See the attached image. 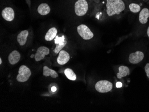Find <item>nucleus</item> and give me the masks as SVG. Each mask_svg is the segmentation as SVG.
Instances as JSON below:
<instances>
[{
	"mask_svg": "<svg viewBox=\"0 0 149 112\" xmlns=\"http://www.w3.org/2000/svg\"><path fill=\"white\" fill-rule=\"evenodd\" d=\"M77 31L79 35L84 40H90L93 38L94 34L93 32L88 26L84 24H81L78 26Z\"/></svg>",
	"mask_w": 149,
	"mask_h": 112,
	"instance_id": "3",
	"label": "nucleus"
},
{
	"mask_svg": "<svg viewBox=\"0 0 149 112\" xmlns=\"http://www.w3.org/2000/svg\"><path fill=\"white\" fill-rule=\"evenodd\" d=\"M55 43H56V47L54 52L56 54H57L66 46L67 41L65 39L64 36L60 38L57 37L55 39Z\"/></svg>",
	"mask_w": 149,
	"mask_h": 112,
	"instance_id": "9",
	"label": "nucleus"
},
{
	"mask_svg": "<svg viewBox=\"0 0 149 112\" xmlns=\"http://www.w3.org/2000/svg\"><path fill=\"white\" fill-rule=\"evenodd\" d=\"M21 58V54L18 51L15 50L12 51L8 57L9 63L11 65H15L18 62Z\"/></svg>",
	"mask_w": 149,
	"mask_h": 112,
	"instance_id": "12",
	"label": "nucleus"
},
{
	"mask_svg": "<svg viewBox=\"0 0 149 112\" xmlns=\"http://www.w3.org/2000/svg\"><path fill=\"white\" fill-rule=\"evenodd\" d=\"M95 88L99 93H106L112 90L113 84L108 81H99L96 83Z\"/></svg>",
	"mask_w": 149,
	"mask_h": 112,
	"instance_id": "5",
	"label": "nucleus"
},
{
	"mask_svg": "<svg viewBox=\"0 0 149 112\" xmlns=\"http://www.w3.org/2000/svg\"><path fill=\"white\" fill-rule=\"evenodd\" d=\"M31 75V72L27 67L22 65L18 70V74L17 76V80L19 82L23 83L28 81Z\"/></svg>",
	"mask_w": 149,
	"mask_h": 112,
	"instance_id": "4",
	"label": "nucleus"
},
{
	"mask_svg": "<svg viewBox=\"0 0 149 112\" xmlns=\"http://www.w3.org/2000/svg\"><path fill=\"white\" fill-rule=\"evenodd\" d=\"M35 55H33V54L32 56H31V58H33L35 57Z\"/></svg>",
	"mask_w": 149,
	"mask_h": 112,
	"instance_id": "25",
	"label": "nucleus"
},
{
	"mask_svg": "<svg viewBox=\"0 0 149 112\" xmlns=\"http://www.w3.org/2000/svg\"><path fill=\"white\" fill-rule=\"evenodd\" d=\"M122 86H123V84H122L120 82H118L116 83V87H117V88H118L121 87Z\"/></svg>",
	"mask_w": 149,
	"mask_h": 112,
	"instance_id": "21",
	"label": "nucleus"
},
{
	"mask_svg": "<svg viewBox=\"0 0 149 112\" xmlns=\"http://www.w3.org/2000/svg\"><path fill=\"white\" fill-rule=\"evenodd\" d=\"M147 35H148V36L149 37V27H148V29H147Z\"/></svg>",
	"mask_w": 149,
	"mask_h": 112,
	"instance_id": "23",
	"label": "nucleus"
},
{
	"mask_svg": "<svg viewBox=\"0 0 149 112\" xmlns=\"http://www.w3.org/2000/svg\"><path fill=\"white\" fill-rule=\"evenodd\" d=\"M145 71L146 72V76L149 79V63H146L145 67Z\"/></svg>",
	"mask_w": 149,
	"mask_h": 112,
	"instance_id": "20",
	"label": "nucleus"
},
{
	"mask_svg": "<svg viewBox=\"0 0 149 112\" xmlns=\"http://www.w3.org/2000/svg\"><path fill=\"white\" fill-rule=\"evenodd\" d=\"M37 11L39 15L42 16L47 15L51 12V8L48 4L42 3L38 6Z\"/></svg>",
	"mask_w": 149,
	"mask_h": 112,
	"instance_id": "14",
	"label": "nucleus"
},
{
	"mask_svg": "<svg viewBox=\"0 0 149 112\" xmlns=\"http://www.w3.org/2000/svg\"><path fill=\"white\" fill-rule=\"evenodd\" d=\"M149 17V10L147 8L142 9L140 12L139 21L141 24H145L148 22Z\"/></svg>",
	"mask_w": 149,
	"mask_h": 112,
	"instance_id": "13",
	"label": "nucleus"
},
{
	"mask_svg": "<svg viewBox=\"0 0 149 112\" xmlns=\"http://www.w3.org/2000/svg\"><path fill=\"white\" fill-rule=\"evenodd\" d=\"M105 11L109 17L120 15L126 8L125 0H105Z\"/></svg>",
	"mask_w": 149,
	"mask_h": 112,
	"instance_id": "1",
	"label": "nucleus"
},
{
	"mask_svg": "<svg viewBox=\"0 0 149 112\" xmlns=\"http://www.w3.org/2000/svg\"><path fill=\"white\" fill-rule=\"evenodd\" d=\"M129 9L131 12L137 13L141 10V7L139 4L131 3L129 5Z\"/></svg>",
	"mask_w": 149,
	"mask_h": 112,
	"instance_id": "19",
	"label": "nucleus"
},
{
	"mask_svg": "<svg viewBox=\"0 0 149 112\" xmlns=\"http://www.w3.org/2000/svg\"><path fill=\"white\" fill-rule=\"evenodd\" d=\"M49 53H50V50L48 47L44 46H42L38 47L34 57L35 61L37 62L42 61L44 59L46 56L49 55Z\"/></svg>",
	"mask_w": 149,
	"mask_h": 112,
	"instance_id": "6",
	"label": "nucleus"
},
{
	"mask_svg": "<svg viewBox=\"0 0 149 112\" xmlns=\"http://www.w3.org/2000/svg\"><path fill=\"white\" fill-rule=\"evenodd\" d=\"M29 35V32L28 30H24L22 31L17 35V40L19 45L21 46H24L26 44L27 38Z\"/></svg>",
	"mask_w": 149,
	"mask_h": 112,
	"instance_id": "11",
	"label": "nucleus"
},
{
	"mask_svg": "<svg viewBox=\"0 0 149 112\" xmlns=\"http://www.w3.org/2000/svg\"><path fill=\"white\" fill-rule=\"evenodd\" d=\"M57 29L56 27H52L50 28L45 35V40L47 41H51L53 40L57 36Z\"/></svg>",
	"mask_w": 149,
	"mask_h": 112,
	"instance_id": "15",
	"label": "nucleus"
},
{
	"mask_svg": "<svg viewBox=\"0 0 149 112\" xmlns=\"http://www.w3.org/2000/svg\"><path fill=\"white\" fill-rule=\"evenodd\" d=\"M70 58V55L68 52L61 50L59 52L57 61L59 65H64L69 61Z\"/></svg>",
	"mask_w": 149,
	"mask_h": 112,
	"instance_id": "10",
	"label": "nucleus"
},
{
	"mask_svg": "<svg viewBox=\"0 0 149 112\" xmlns=\"http://www.w3.org/2000/svg\"><path fill=\"white\" fill-rule=\"evenodd\" d=\"M2 60H1V58H0V64H2Z\"/></svg>",
	"mask_w": 149,
	"mask_h": 112,
	"instance_id": "24",
	"label": "nucleus"
},
{
	"mask_svg": "<svg viewBox=\"0 0 149 112\" xmlns=\"http://www.w3.org/2000/svg\"><path fill=\"white\" fill-rule=\"evenodd\" d=\"M89 2L88 0H77L74 3V10L77 16H84L88 11Z\"/></svg>",
	"mask_w": 149,
	"mask_h": 112,
	"instance_id": "2",
	"label": "nucleus"
},
{
	"mask_svg": "<svg viewBox=\"0 0 149 112\" xmlns=\"http://www.w3.org/2000/svg\"><path fill=\"white\" fill-rule=\"evenodd\" d=\"M1 16L6 21H12L15 17V11L11 7H6L1 11Z\"/></svg>",
	"mask_w": 149,
	"mask_h": 112,
	"instance_id": "8",
	"label": "nucleus"
},
{
	"mask_svg": "<svg viewBox=\"0 0 149 112\" xmlns=\"http://www.w3.org/2000/svg\"><path fill=\"white\" fill-rule=\"evenodd\" d=\"M43 75L46 77H51L53 78H56L58 77V73L56 71L50 69L46 66L43 67Z\"/></svg>",
	"mask_w": 149,
	"mask_h": 112,
	"instance_id": "17",
	"label": "nucleus"
},
{
	"mask_svg": "<svg viewBox=\"0 0 149 112\" xmlns=\"http://www.w3.org/2000/svg\"><path fill=\"white\" fill-rule=\"evenodd\" d=\"M130 74V70L129 67L124 66H121L119 67L118 73L117 74V77L120 79L124 77L129 75Z\"/></svg>",
	"mask_w": 149,
	"mask_h": 112,
	"instance_id": "16",
	"label": "nucleus"
},
{
	"mask_svg": "<svg viewBox=\"0 0 149 112\" xmlns=\"http://www.w3.org/2000/svg\"><path fill=\"white\" fill-rule=\"evenodd\" d=\"M144 57L143 53L141 51H138L132 53L129 57V61L132 64H137L143 61Z\"/></svg>",
	"mask_w": 149,
	"mask_h": 112,
	"instance_id": "7",
	"label": "nucleus"
},
{
	"mask_svg": "<svg viewBox=\"0 0 149 112\" xmlns=\"http://www.w3.org/2000/svg\"><path fill=\"white\" fill-rule=\"evenodd\" d=\"M64 74L69 80L71 81H76L77 79V76L74 72L70 68H67L64 70Z\"/></svg>",
	"mask_w": 149,
	"mask_h": 112,
	"instance_id": "18",
	"label": "nucleus"
},
{
	"mask_svg": "<svg viewBox=\"0 0 149 112\" xmlns=\"http://www.w3.org/2000/svg\"><path fill=\"white\" fill-rule=\"evenodd\" d=\"M51 90H52V92H56L57 90L56 88L55 87H52V88H51Z\"/></svg>",
	"mask_w": 149,
	"mask_h": 112,
	"instance_id": "22",
	"label": "nucleus"
}]
</instances>
